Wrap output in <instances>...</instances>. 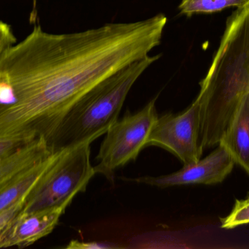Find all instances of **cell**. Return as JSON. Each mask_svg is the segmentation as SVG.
<instances>
[{
    "mask_svg": "<svg viewBox=\"0 0 249 249\" xmlns=\"http://www.w3.org/2000/svg\"><path fill=\"white\" fill-rule=\"evenodd\" d=\"M218 145L249 176V94L235 111Z\"/></svg>",
    "mask_w": 249,
    "mask_h": 249,
    "instance_id": "9c48e42d",
    "label": "cell"
},
{
    "mask_svg": "<svg viewBox=\"0 0 249 249\" xmlns=\"http://www.w3.org/2000/svg\"><path fill=\"white\" fill-rule=\"evenodd\" d=\"M201 101L198 96L184 112L163 114L155 121L146 142L147 146H158L177 156L184 165L201 159L200 141Z\"/></svg>",
    "mask_w": 249,
    "mask_h": 249,
    "instance_id": "8992f818",
    "label": "cell"
},
{
    "mask_svg": "<svg viewBox=\"0 0 249 249\" xmlns=\"http://www.w3.org/2000/svg\"><path fill=\"white\" fill-rule=\"evenodd\" d=\"M55 151L44 138H38L7 159L0 161V186L11 181Z\"/></svg>",
    "mask_w": 249,
    "mask_h": 249,
    "instance_id": "8fae6325",
    "label": "cell"
},
{
    "mask_svg": "<svg viewBox=\"0 0 249 249\" xmlns=\"http://www.w3.org/2000/svg\"><path fill=\"white\" fill-rule=\"evenodd\" d=\"M235 162L231 155L219 146L204 159L184 165L177 172L161 176H142L124 180L139 184H147L160 188L175 186L204 184L213 185L220 184L232 172Z\"/></svg>",
    "mask_w": 249,
    "mask_h": 249,
    "instance_id": "52a82bcc",
    "label": "cell"
},
{
    "mask_svg": "<svg viewBox=\"0 0 249 249\" xmlns=\"http://www.w3.org/2000/svg\"><path fill=\"white\" fill-rule=\"evenodd\" d=\"M67 249H114L120 247L112 245L110 243L98 242H83V241L72 240L65 247Z\"/></svg>",
    "mask_w": 249,
    "mask_h": 249,
    "instance_id": "9a60e30c",
    "label": "cell"
},
{
    "mask_svg": "<svg viewBox=\"0 0 249 249\" xmlns=\"http://www.w3.org/2000/svg\"><path fill=\"white\" fill-rule=\"evenodd\" d=\"M68 205L21 211L0 230V249L29 247L55 229Z\"/></svg>",
    "mask_w": 249,
    "mask_h": 249,
    "instance_id": "ba28073f",
    "label": "cell"
},
{
    "mask_svg": "<svg viewBox=\"0 0 249 249\" xmlns=\"http://www.w3.org/2000/svg\"><path fill=\"white\" fill-rule=\"evenodd\" d=\"M59 151H55L50 156L23 171L11 181L0 186V212L26 197L39 178L53 163Z\"/></svg>",
    "mask_w": 249,
    "mask_h": 249,
    "instance_id": "30bf717a",
    "label": "cell"
},
{
    "mask_svg": "<svg viewBox=\"0 0 249 249\" xmlns=\"http://www.w3.org/2000/svg\"><path fill=\"white\" fill-rule=\"evenodd\" d=\"M223 229L231 230L249 224V194L247 198L236 200L231 213L221 219Z\"/></svg>",
    "mask_w": 249,
    "mask_h": 249,
    "instance_id": "4fadbf2b",
    "label": "cell"
},
{
    "mask_svg": "<svg viewBox=\"0 0 249 249\" xmlns=\"http://www.w3.org/2000/svg\"><path fill=\"white\" fill-rule=\"evenodd\" d=\"M161 54L133 61L98 83L70 108L50 146L54 151L93 143L106 134L120 113L129 92L142 73Z\"/></svg>",
    "mask_w": 249,
    "mask_h": 249,
    "instance_id": "3957f363",
    "label": "cell"
},
{
    "mask_svg": "<svg viewBox=\"0 0 249 249\" xmlns=\"http://www.w3.org/2000/svg\"><path fill=\"white\" fill-rule=\"evenodd\" d=\"M200 85V141L205 149L218 145L249 94V4L238 8L228 19L210 68Z\"/></svg>",
    "mask_w": 249,
    "mask_h": 249,
    "instance_id": "7a4b0ae2",
    "label": "cell"
},
{
    "mask_svg": "<svg viewBox=\"0 0 249 249\" xmlns=\"http://www.w3.org/2000/svg\"><path fill=\"white\" fill-rule=\"evenodd\" d=\"M156 100L155 97L141 111L126 114L109 127L96 156L98 164L93 166L96 174L112 181L117 169L137 159L158 118Z\"/></svg>",
    "mask_w": 249,
    "mask_h": 249,
    "instance_id": "5b68a950",
    "label": "cell"
},
{
    "mask_svg": "<svg viewBox=\"0 0 249 249\" xmlns=\"http://www.w3.org/2000/svg\"><path fill=\"white\" fill-rule=\"evenodd\" d=\"M24 199H22L20 201L16 203L13 206H10L8 209L3 211L0 212V230L14 218L16 215L18 214L23 210Z\"/></svg>",
    "mask_w": 249,
    "mask_h": 249,
    "instance_id": "e0dca14e",
    "label": "cell"
},
{
    "mask_svg": "<svg viewBox=\"0 0 249 249\" xmlns=\"http://www.w3.org/2000/svg\"><path fill=\"white\" fill-rule=\"evenodd\" d=\"M91 142L61 149L53 163L24 199L22 211L29 212L68 205L85 192L96 175L90 162Z\"/></svg>",
    "mask_w": 249,
    "mask_h": 249,
    "instance_id": "277c9868",
    "label": "cell"
},
{
    "mask_svg": "<svg viewBox=\"0 0 249 249\" xmlns=\"http://www.w3.org/2000/svg\"><path fill=\"white\" fill-rule=\"evenodd\" d=\"M249 0H182L180 13L187 16L200 13H213L229 7L238 8L249 5Z\"/></svg>",
    "mask_w": 249,
    "mask_h": 249,
    "instance_id": "7c38bea8",
    "label": "cell"
},
{
    "mask_svg": "<svg viewBox=\"0 0 249 249\" xmlns=\"http://www.w3.org/2000/svg\"><path fill=\"white\" fill-rule=\"evenodd\" d=\"M35 140L27 139H0V161L7 159Z\"/></svg>",
    "mask_w": 249,
    "mask_h": 249,
    "instance_id": "5bb4252c",
    "label": "cell"
},
{
    "mask_svg": "<svg viewBox=\"0 0 249 249\" xmlns=\"http://www.w3.org/2000/svg\"><path fill=\"white\" fill-rule=\"evenodd\" d=\"M16 43V38L11 28L4 22L0 21V56L9 47Z\"/></svg>",
    "mask_w": 249,
    "mask_h": 249,
    "instance_id": "2e32d148",
    "label": "cell"
},
{
    "mask_svg": "<svg viewBox=\"0 0 249 249\" xmlns=\"http://www.w3.org/2000/svg\"><path fill=\"white\" fill-rule=\"evenodd\" d=\"M152 49L141 21L58 35L36 26L0 56V139L50 146L80 97Z\"/></svg>",
    "mask_w": 249,
    "mask_h": 249,
    "instance_id": "6da1fadb",
    "label": "cell"
}]
</instances>
